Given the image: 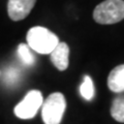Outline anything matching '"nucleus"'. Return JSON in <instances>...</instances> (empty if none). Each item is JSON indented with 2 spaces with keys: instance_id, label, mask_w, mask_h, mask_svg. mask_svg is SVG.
<instances>
[{
  "instance_id": "f257e3e1",
  "label": "nucleus",
  "mask_w": 124,
  "mask_h": 124,
  "mask_svg": "<svg viewBox=\"0 0 124 124\" xmlns=\"http://www.w3.org/2000/svg\"><path fill=\"white\" fill-rule=\"evenodd\" d=\"M58 44V36L45 27H32L27 33V45L38 54H50Z\"/></svg>"
},
{
  "instance_id": "f03ea898",
  "label": "nucleus",
  "mask_w": 124,
  "mask_h": 124,
  "mask_svg": "<svg viewBox=\"0 0 124 124\" xmlns=\"http://www.w3.org/2000/svg\"><path fill=\"white\" fill-rule=\"evenodd\" d=\"M93 19L101 25L115 24L124 19L123 0H106L95 7Z\"/></svg>"
},
{
  "instance_id": "7ed1b4c3",
  "label": "nucleus",
  "mask_w": 124,
  "mask_h": 124,
  "mask_svg": "<svg viewBox=\"0 0 124 124\" xmlns=\"http://www.w3.org/2000/svg\"><path fill=\"white\" fill-rule=\"evenodd\" d=\"M41 108V117L45 124H60L66 108V100L60 92H54L48 96Z\"/></svg>"
},
{
  "instance_id": "20e7f679",
  "label": "nucleus",
  "mask_w": 124,
  "mask_h": 124,
  "mask_svg": "<svg viewBox=\"0 0 124 124\" xmlns=\"http://www.w3.org/2000/svg\"><path fill=\"white\" fill-rule=\"evenodd\" d=\"M44 97L40 91L30 90L25 97L15 107V115L20 119H31L35 117L36 113L42 106Z\"/></svg>"
},
{
  "instance_id": "39448f33",
  "label": "nucleus",
  "mask_w": 124,
  "mask_h": 124,
  "mask_svg": "<svg viewBox=\"0 0 124 124\" xmlns=\"http://www.w3.org/2000/svg\"><path fill=\"white\" fill-rule=\"evenodd\" d=\"M36 0H8L7 14L13 21H21L30 14Z\"/></svg>"
},
{
  "instance_id": "423d86ee",
  "label": "nucleus",
  "mask_w": 124,
  "mask_h": 124,
  "mask_svg": "<svg viewBox=\"0 0 124 124\" xmlns=\"http://www.w3.org/2000/svg\"><path fill=\"white\" fill-rule=\"evenodd\" d=\"M68 57H69V48L66 42L59 41L55 49L50 53L52 63L57 69L63 71L68 67Z\"/></svg>"
},
{
  "instance_id": "0eeeda50",
  "label": "nucleus",
  "mask_w": 124,
  "mask_h": 124,
  "mask_svg": "<svg viewBox=\"0 0 124 124\" xmlns=\"http://www.w3.org/2000/svg\"><path fill=\"white\" fill-rule=\"evenodd\" d=\"M108 87L116 93L124 91V64L116 66L110 72L108 77Z\"/></svg>"
},
{
  "instance_id": "6e6552de",
  "label": "nucleus",
  "mask_w": 124,
  "mask_h": 124,
  "mask_svg": "<svg viewBox=\"0 0 124 124\" xmlns=\"http://www.w3.org/2000/svg\"><path fill=\"white\" fill-rule=\"evenodd\" d=\"M111 115L116 121L124 123V96H118L113 100Z\"/></svg>"
},
{
  "instance_id": "1a4fd4ad",
  "label": "nucleus",
  "mask_w": 124,
  "mask_h": 124,
  "mask_svg": "<svg viewBox=\"0 0 124 124\" xmlns=\"http://www.w3.org/2000/svg\"><path fill=\"white\" fill-rule=\"evenodd\" d=\"M17 53L19 58L21 59V61L27 66H31L34 64L35 62V56L31 52V49L28 45L26 44H20L17 49Z\"/></svg>"
},
{
  "instance_id": "9d476101",
  "label": "nucleus",
  "mask_w": 124,
  "mask_h": 124,
  "mask_svg": "<svg viewBox=\"0 0 124 124\" xmlns=\"http://www.w3.org/2000/svg\"><path fill=\"white\" fill-rule=\"evenodd\" d=\"M80 93L86 100H91L94 97L95 90H94V84H93L92 79L89 76H85L83 83L80 86Z\"/></svg>"
},
{
  "instance_id": "9b49d317",
  "label": "nucleus",
  "mask_w": 124,
  "mask_h": 124,
  "mask_svg": "<svg viewBox=\"0 0 124 124\" xmlns=\"http://www.w3.org/2000/svg\"><path fill=\"white\" fill-rule=\"evenodd\" d=\"M20 76V71L16 68H8L6 69L5 75H4V81L5 83H7L8 85H13L18 81V78Z\"/></svg>"
},
{
  "instance_id": "f8f14e48",
  "label": "nucleus",
  "mask_w": 124,
  "mask_h": 124,
  "mask_svg": "<svg viewBox=\"0 0 124 124\" xmlns=\"http://www.w3.org/2000/svg\"><path fill=\"white\" fill-rule=\"evenodd\" d=\"M0 75H1V72H0Z\"/></svg>"
}]
</instances>
